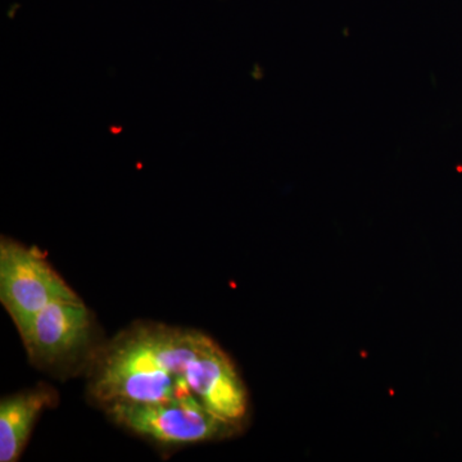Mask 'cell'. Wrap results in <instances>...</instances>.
<instances>
[{
	"label": "cell",
	"mask_w": 462,
	"mask_h": 462,
	"mask_svg": "<svg viewBox=\"0 0 462 462\" xmlns=\"http://www.w3.org/2000/svg\"><path fill=\"white\" fill-rule=\"evenodd\" d=\"M79 298L38 249L2 239L0 300L18 330L54 300Z\"/></svg>",
	"instance_id": "3957f363"
},
{
	"label": "cell",
	"mask_w": 462,
	"mask_h": 462,
	"mask_svg": "<svg viewBox=\"0 0 462 462\" xmlns=\"http://www.w3.org/2000/svg\"><path fill=\"white\" fill-rule=\"evenodd\" d=\"M90 392L103 406L199 401L240 425L249 406L245 383L214 339L153 322L134 325L100 352Z\"/></svg>",
	"instance_id": "6da1fadb"
},
{
	"label": "cell",
	"mask_w": 462,
	"mask_h": 462,
	"mask_svg": "<svg viewBox=\"0 0 462 462\" xmlns=\"http://www.w3.org/2000/svg\"><path fill=\"white\" fill-rule=\"evenodd\" d=\"M93 321L79 300H54L18 330L27 354L38 365H54L74 357L89 345Z\"/></svg>",
	"instance_id": "277c9868"
},
{
	"label": "cell",
	"mask_w": 462,
	"mask_h": 462,
	"mask_svg": "<svg viewBox=\"0 0 462 462\" xmlns=\"http://www.w3.org/2000/svg\"><path fill=\"white\" fill-rule=\"evenodd\" d=\"M56 393L41 385L5 397L0 402V461L14 462L20 458L33 425L42 410L51 406Z\"/></svg>",
	"instance_id": "5b68a950"
},
{
	"label": "cell",
	"mask_w": 462,
	"mask_h": 462,
	"mask_svg": "<svg viewBox=\"0 0 462 462\" xmlns=\"http://www.w3.org/2000/svg\"><path fill=\"white\" fill-rule=\"evenodd\" d=\"M109 418L133 433L165 445H188L231 437L243 425L225 420L199 401L114 402Z\"/></svg>",
	"instance_id": "7a4b0ae2"
}]
</instances>
